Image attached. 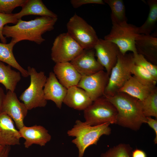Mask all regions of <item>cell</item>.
<instances>
[{
    "mask_svg": "<svg viewBox=\"0 0 157 157\" xmlns=\"http://www.w3.org/2000/svg\"><path fill=\"white\" fill-rule=\"evenodd\" d=\"M21 138L25 140L24 147L28 148L33 144L44 146L51 139V136L44 127L37 125L25 126L19 130Z\"/></svg>",
    "mask_w": 157,
    "mask_h": 157,
    "instance_id": "14",
    "label": "cell"
},
{
    "mask_svg": "<svg viewBox=\"0 0 157 157\" xmlns=\"http://www.w3.org/2000/svg\"><path fill=\"white\" fill-rule=\"evenodd\" d=\"M26 0H0V13L10 14L16 8L22 7Z\"/></svg>",
    "mask_w": 157,
    "mask_h": 157,
    "instance_id": "30",
    "label": "cell"
},
{
    "mask_svg": "<svg viewBox=\"0 0 157 157\" xmlns=\"http://www.w3.org/2000/svg\"><path fill=\"white\" fill-rule=\"evenodd\" d=\"M70 3L74 8H77L81 6L88 4H104L105 3L102 0H71Z\"/></svg>",
    "mask_w": 157,
    "mask_h": 157,
    "instance_id": "32",
    "label": "cell"
},
{
    "mask_svg": "<svg viewBox=\"0 0 157 157\" xmlns=\"http://www.w3.org/2000/svg\"><path fill=\"white\" fill-rule=\"evenodd\" d=\"M138 28L127 22L112 24L110 32L105 36L104 39L115 44L122 54L129 51L133 54L138 53L135 45L136 38L138 34Z\"/></svg>",
    "mask_w": 157,
    "mask_h": 157,
    "instance_id": "7",
    "label": "cell"
},
{
    "mask_svg": "<svg viewBox=\"0 0 157 157\" xmlns=\"http://www.w3.org/2000/svg\"><path fill=\"white\" fill-rule=\"evenodd\" d=\"M144 116L157 118V88L153 89L148 96L140 101Z\"/></svg>",
    "mask_w": 157,
    "mask_h": 157,
    "instance_id": "26",
    "label": "cell"
},
{
    "mask_svg": "<svg viewBox=\"0 0 157 157\" xmlns=\"http://www.w3.org/2000/svg\"><path fill=\"white\" fill-rule=\"evenodd\" d=\"M57 19L58 18L46 16L37 17L29 21L20 19L14 25H5L2 34L6 38H11V41L15 44L28 40L40 44L45 40L42 35L53 29Z\"/></svg>",
    "mask_w": 157,
    "mask_h": 157,
    "instance_id": "1",
    "label": "cell"
},
{
    "mask_svg": "<svg viewBox=\"0 0 157 157\" xmlns=\"http://www.w3.org/2000/svg\"><path fill=\"white\" fill-rule=\"evenodd\" d=\"M21 138L19 130L15 128L12 119L5 113H1L0 143L4 146L19 145Z\"/></svg>",
    "mask_w": 157,
    "mask_h": 157,
    "instance_id": "15",
    "label": "cell"
},
{
    "mask_svg": "<svg viewBox=\"0 0 157 157\" xmlns=\"http://www.w3.org/2000/svg\"><path fill=\"white\" fill-rule=\"evenodd\" d=\"M154 89L144 85L134 76H132L118 92L124 93L141 101L148 96Z\"/></svg>",
    "mask_w": 157,
    "mask_h": 157,
    "instance_id": "21",
    "label": "cell"
},
{
    "mask_svg": "<svg viewBox=\"0 0 157 157\" xmlns=\"http://www.w3.org/2000/svg\"><path fill=\"white\" fill-rule=\"evenodd\" d=\"M43 90L45 99L52 101L57 107L60 109L66 95L67 89L60 83L53 72L49 73Z\"/></svg>",
    "mask_w": 157,
    "mask_h": 157,
    "instance_id": "16",
    "label": "cell"
},
{
    "mask_svg": "<svg viewBox=\"0 0 157 157\" xmlns=\"http://www.w3.org/2000/svg\"><path fill=\"white\" fill-rule=\"evenodd\" d=\"M5 146L0 143V155L2 152Z\"/></svg>",
    "mask_w": 157,
    "mask_h": 157,
    "instance_id": "37",
    "label": "cell"
},
{
    "mask_svg": "<svg viewBox=\"0 0 157 157\" xmlns=\"http://www.w3.org/2000/svg\"><path fill=\"white\" fill-rule=\"evenodd\" d=\"M110 124L106 123L92 126L85 122L76 120L73 127L67 131V134L69 136L75 138L72 142L78 148V157H83L85 150L90 146L96 145L102 135L111 133Z\"/></svg>",
    "mask_w": 157,
    "mask_h": 157,
    "instance_id": "3",
    "label": "cell"
},
{
    "mask_svg": "<svg viewBox=\"0 0 157 157\" xmlns=\"http://www.w3.org/2000/svg\"><path fill=\"white\" fill-rule=\"evenodd\" d=\"M27 71L30 76V84L19 99L28 110L44 107L47 104V100L44 98L43 89L47 77L44 72H38L33 67L28 66Z\"/></svg>",
    "mask_w": 157,
    "mask_h": 157,
    "instance_id": "5",
    "label": "cell"
},
{
    "mask_svg": "<svg viewBox=\"0 0 157 157\" xmlns=\"http://www.w3.org/2000/svg\"><path fill=\"white\" fill-rule=\"evenodd\" d=\"M147 2L149 9V14L144 24L138 27V33L149 35L155 28L157 22V0H148Z\"/></svg>",
    "mask_w": 157,
    "mask_h": 157,
    "instance_id": "24",
    "label": "cell"
},
{
    "mask_svg": "<svg viewBox=\"0 0 157 157\" xmlns=\"http://www.w3.org/2000/svg\"><path fill=\"white\" fill-rule=\"evenodd\" d=\"M20 74L12 69L10 65H6L0 61V83L7 90L14 92L17 83L21 79Z\"/></svg>",
    "mask_w": 157,
    "mask_h": 157,
    "instance_id": "22",
    "label": "cell"
},
{
    "mask_svg": "<svg viewBox=\"0 0 157 157\" xmlns=\"http://www.w3.org/2000/svg\"><path fill=\"white\" fill-rule=\"evenodd\" d=\"M83 49L68 33H61L54 39L51 57L55 63L70 62Z\"/></svg>",
    "mask_w": 157,
    "mask_h": 157,
    "instance_id": "9",
    "label": "cell"
},
{
    "mask_svg": "<svg viewBox=\"0 0 157 157\" xmlns=\"http://www.w3.org/2000/svg\"><path fill=\"white\" fill-rule=\"evenodd\" d=\"M95 56L94 48L83 49L70 63L81 76H89L104 69L96 59Z\"/></svg>",
    "mask_w": 157,
    "mask_h": 157,
    "instance_id": "13",
    "label": "cell"
},
{
    "mask_svg": "<svg viewBox=\"0 0 157 157\" xmlns=\"http://www.w3.org/2000/svg\"><path fill=\"white\" fill-rule=\"evenodd\" d=\"M109 76L104 70L89 76H82L77 86L85 91L93 101L104 96Z\"/></svg>",
    "mask_w": 157,
    "mask_h": 157,
    "instance_id": "10",
    "label": "cell"
},
{
    "mask_svg": "<svg viewBox=\"0 0 157 157\" xmlns=\"http://www.w3.org/2000/svg\"><path fill=\"white\" fill-rule=\"evenodd\" d=\"M22 7L20 12L15 13L18 19L28 15L58 17L57 15L49 10L41 0H26Z\"/></svg>",
    "mask_w": 157,
    "mask_h": 157,
    "instance_id": "20",
    "label": "cell"
},
{
    "mask_svg": "<svg viewBox=\"0 0 157 157\" xmlns=\"http://www.w3.org/2000/svg\"><path fill=\"white\" fill-rule=\"evenodd\" d=\"M105 97L116 109V124L137 131L143 124L146 123V117L143 114L138 99L122 92Z\"/></svg>",
    "mask_w": 157,
    "mask_h": 157,
    "instance_id": "2",
    "label": "cell"
},
{
    "mask_svg": "<svg viewBox=\"0 0 157 157\" xmlns=\"http://www.w3.org/2000/svg\"><path fill=\"white\" fill-rule=\"evenodd\" d=\"M83 112L85 122L90 125L97 126L106 123L116 124V109L104 96L93 101Z\"/></svg>",
    "mask_w": 157,
    "mask_h": 157,
    "instance_id": "6",
    "label": "cell"
},
{
    "mask_svg": "<svg viewBox=\"0 0 157 157\" xmlns=\"http://www.w3.org/2000/svg\"><path fill=\"white\" fill-rule=\"evenodd\" d=\"M18 20L15 13L5 14L0 13V39L2 43H6L7 42L6 38L2 34L4 26L8 23H12L15 25Z\"/></svg>",
    "mask_w": 157,
    "mask_h": 157,
    "instance_id": "31",
    "label": "cell"
},
{
    "mask_svg": "<svg viewBox=\"0 0 157 157\" xmlns=\"http://www.w3.org/2000/svg\"><path fill=\"white\" fill-rule=\"evenodd\" d=\"M135 64L133 53L122 54L119 51L117 63L111 70L104 96H112L118 92L132 76Z\"/></svg>",
    "mask_w": 157,
    "mask_h": 157,
    "instance_id": "4",
    "label": "cell"
},
{
    "mask_svg": "<svg viewBox=\"0 0 157 157\" xmlns=\"http://www.w3.org/2000/svg\"><path fill=\"white\" fill-rule=\"evenodd\" d=\"M133 54L135 65L142 67L157 80V66L148 60L143 55L138 53Z\"/></svg>",
    "mask_w": 157,
    "mask_h": 157,
    "instance_id": "29",
    "label": "cell"
},
{
    "mask_svg": "<svg viewBox=\"0 0 157 157\" xmlns=\"http://www.w3.org/2000/svg\"><path fill=\"white\" fill-rule=\"evenodd\" d=\"M68 33L83 49L94 48L98 38L94 28L75 14L67 24Z\"/></svg>",
    "mask_w": 157,
    "mask_h": 157,
    "instance_id": "8",
    "label": "cell"
},
{
    "mask_svg": "<svg viewBox=\"0 0 157 157\" xmlns=\"http://www.w3.org/2000/svg\"><path fill=\"white\" fill-rule=\"evenodd\" d=\"M53 70L59 81L67 89L77 86L82 76L70 62L56 63Z\"/></svg>",
    "mask_w": 157,
    "mask_h": 157,
    "instance_id": "17",
    "label": "cell"
},
{
    "mask_svg": "<svg viewBox=\"0 0 157 157\" xmlns=\"http://www.w3.org/2000/svg\"><path fill=\"white\" fill-rule=\"evenodd\" d=\"M94 49L97 60L105 69L109 76L112 69L117 61L119 52L118 47L112 42L99 39Z\"/></svg>",
    "mask_w": 157,
    "mask_h": 157,
    "instance_id": "11",
    "label": "cell"
},
{
    "mask_svg": "<svg viewBox=\"0 0 157 157\" xmlns=\"http://www.w3.org/2000/svg\"><path fill=\"white\" fill-rule=\"evenodd\" d=\"M92 102L85 91L75 86L67 89L63 103L75 110L84 111Z\"/></svg>",
    "mask_w": 157,
    "mask_h": 157,
    "instance_id": "19",
    "label": "cell"
},
{
    "mask_svg": "<svg viewBox=\"0 0 157 157\" xmlns=\"http://www.w3.org/2000/svg\"><path fill=\"white\" fill-rule=\"evenodd\" d=\"M132 74L141 83L152 89L156 87L157 80L148 71L135 64L133 66Z\"/></svg>",
    "mask_w": 157,
    "mask_h": 157,
    "instance_id": "27",
    "label": "cell"
},
{
    "mask_svg": "<svg viewBox=\"0 0 157 157\" xmlns=\"http://www.w3.org/2000/svg\"><path fill=\"white\" fill-rule=\"evenodd\" d=\"M5 95L3 90L0 87V114L2 113V107Z\"/></svg>",
    "mask_w": 157,
    "mask_h": 157,
    "instance_id": "35",
    "label": "cell"
},
{
    "mask_svg": "<svg viewBox=\"0 0 157 157\" xmlns=\"http://www.w3.org/2000/svg\"><path fill=\"white\" fill-rule=\"evenodd\" d=\"M15 44L11 41L8 44L0 42V61L18 70L23 76L27 77L29 76L28 71L20 65L14 56L13 49Z\"/></svg>",
    "mask_w": 157,
    "mask_h": 157,
    "instance_id": "23",
    "label": "cell"
},
{
    "mask_svg": "<svg viewBox=\"0 0 157 157\" xmlns=\"http://www.w3.org/2000/svg\"><path fill=\"white\" fill-rule=\"evenodd\" d=\"M132 149L129 144L121 143L102 153L100 157H132Z\"/></svg>",
    "mask_w": 157,
    "mask_h": 157,
    "instance_id": "28",
    "label": "cell"
},
{
    "mask_svg": "<svg viewBox=\"0 0 157 157\" xmlns=\"http://www.w3.org/2000/svg\"><path fill=\"white\" fill-rule=\"evenodd\" d=\"M135 45L138 53L152 64L157 65V37L150 35L138 34L136 38Z\"/></svg>",
    "mask_w": 157,
    "mask_h": 157,
    "instance_id": "18",
    "label": "cell"
},
{
    "mask_svg": "<svg viewBox=\"0 0 157 157\" xmlns=\"http://www.w3.org/2000/svg\"><path fill=\"white\" fill-rule=\"evenodd\" d=\"M10 149V146H5L2 152L0 155V157H9Z\"/></svg>",
    "mask_w": 157,
    "mask_h": 157,
    "instance_id": "36",
    "label": "cell"
},
{
    "mask_svg": "<svg viewBox=\"0 0 157 157\" xmlns=\"http://www.w3.org/2000/svg\"><path fill=\"white\" fill-rule=\"evenodd\" d=\"M111 10V19L112 24H120L127 22L125 6L122 0H104Z\"/></svg>",
    "mask_w": 157,
    "mask_h": 157,
    "instance_id": "25",
    "label": "cell"
},
{
    "mask_svg": "<svg viewBox=\"0 0 157 157\" xmlns=\"http://www.w3.org/2000/svg\"><path fill=\"white\" fill-rule=\"evenodd\" d=\"M132 157H147L146 153L140 149H136L132 151Z\"/></svg>",
    "mask_w": 157,
    "mask_h": 157,
    "instance_id": "34",
    "label": "cell"
},
{
    "mask_svg": "<svg viewBox=\"0 0 157 157\" xmlns=\"http://www.w3.org/2000/svg\"><path fill=\"white\" fill-rule=\"evenodd\" d=\"M146 123L154 130L155 134L154 142L155 144H157V119H153L151 117H146Z\"/></svg>",
    "mask_w": 157,
    "mask_h": 157,
    "instance_id": "33",
    "label": "cell"
},
{
    "mask_svg": "<svg viewBox=\"0 0 157 157\" xmlns=\"http://www.w3.org/2000/svg\"><path fill=\"white\" fill-rule=\"evenodd\" d=\"M28 111L24 104L18 99L14 92H7L3 101L2 112L12 119L19 130L25 126L24 121Z\"/></svg>",
    "mask_w": 157,
    "mask_h": 157,
    "instance_id": "12",
    "label": "cell"
}]
</instances>
